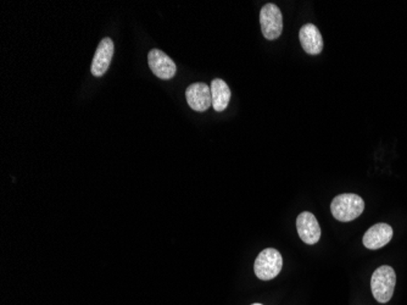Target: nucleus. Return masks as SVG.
I'll use <instances>...</instances> for the list:
<instances>
[{"label":"nucleus","instance_id":"12","mask_svg":"<svg viewBox=\"0 0 407 305\" xmlns=\"http://www.w3.org/2000/svg\"><path fill=\"white\" fill-rule=\"evenodd\" d=\"M253 305H262V304H253Z\"/></svg>","mask_w":407,"mask_h":305},{"label":"nucleus","instance_id":"3","mask_svg":"<svg viewBox=\"0 0 407 305\" xmlns=\"http://www.w3.org/2000/svg\"><path fill=\"white\" fill-rule=\"evenodd\" d=\"M283 258L274 248H267L260 253L255 260V275L262 281H269L281 274Z\"/></svg>","mask_w":407,"mask_h":305},{"label":"nucleus","instance_id":"9","mask_svg":"<svg viewBox=\"0 0 407 305\" xmlns=\"http://www.w3.org/2000/svg\"><path fill=\"white\" fill-rule=\"evenodd\" d=\"M393 228L388 223H376L364 233V246L369 249L376 251L387 246L393 238Z\"/></svg>","mask_w":407,"mask_h":305},{"label":"nucleus","instance_id":"1","mask_svg":"<svg viewBox=\"0 0 407 305\" xmlns=\"http://www.w3.org/2000/svg\"><path fill=\"white\" fill-rule=\"evenodd\" d=\"M364 210V199L357 194H340L333 199L331 204L332 215L341 223H349L359 218Z\"/></svg>","mask_w":407,"mask_h":305},{"label":"nucleus","instance_id":"2","mask_svg":"<svg viewBox=\"0 0 407 305\" xmlns=\"http://www.w3.org/2000/svg\"><path fill=\"white\" fill-rule=\"evenodd\" d=\"M397 285V274L388 265L378 267L371 278V290L374 299L379 303H388L394 295Z\"/></svg>","mask_w":407,"mask_h":305},{"label":"nucleus","instance_id":"6","mask_svg":"<svg viewBox=\"0 0 407 305\" xmlns=\"http://www.w3.org/2000/svg\"><path fill=\"white\" fill-rule=\"evenodd\" d=\"M189 107L194 112H206L212 105V96H211V87L204 82L193 83L186 91Z\"/></svg>","mask_w":407,"mask_h":305},{"label":"nucleus","instance_id":"7","mask_svg":"<svg viewBox=\"0 0 407 305\" xmlns=\"http://www.w3.org/2000/svg\"><path fill=\"white\" fill-rule=\"evenodd\" d=\"M299 237L306 244H316L321 238V228L316 216L310 211H304L297 218Z\"/></svg>","mask_w":407,"mask_h":305},{"label":"nucleus","instance_id":"8","mask_svg":"<svg viewBox=\"0 0 407 305\" xmlns=\"http://www.w3.org/2000/svg\"><path fill=\"white\" fill-rule=\"evenodd\" d=\"M114 50H115V45L110 38L106 37L101 39L91 61V73L96 77H101L108 71L114 57Z\"/></svg>","mask_w":407,"mask_h":305},{"label":"nucleus","instance_id":"10","mask_svg":"<svg viewBox=\"0 0 407 305\" xmlns=\"http://www.w3.org/2000/svg\"><path fill=\"white\" fill-rule=\"evenodd\" d=\"M302 47L310 55H318L323 50V38L320 29L313 24L302 26L299 32Z\"/></svg>","mask_w":407,"mask_h":305},{"label":"nucleus","instance_id":"4","mask_svg":"<svg viewBox=\"0 0 407 305\" xmlns=\"http://www.w3.org/2000/svg\"><path fill=\"white\" fill-rule=\"evenodd\" d=\"M260 24L265 38L277 39L283 32V16L277 5L269 3L260 11Z\"/></svg>","mask_w":407,"mask_h":305},{"label":"nucleus","instance_id":"11","mask_svg":"<svg viewBox=\"0 0 407 305\" xmlns=\"http://www.w3.org/2000/svg\"><path fill=\"white\" fill-rule=\"evenodd\" d=\"M212 96V107L216 112H223L228 107L230 101V89L228 84L221 80L215 78L210 84Z\"/></svg>","mask_w":407,"mask_h":305},{"label":"nucleus","instance_id":"5","mask_svg":"<svg viewBox=\"0 0 407 305\" xmlns=\"http://www.w3.org/2000/svg\"><path fill=\"white\" fill-rule=\"evenodd\" d=\"M148 64L154 75L161 80H170L175 77V75L177 73L176 64L172 59L158 49H153L149 52Z\"/></svg>","mask_w":407,"mask_h":305}]
</instances>
